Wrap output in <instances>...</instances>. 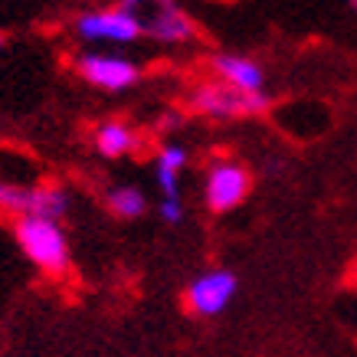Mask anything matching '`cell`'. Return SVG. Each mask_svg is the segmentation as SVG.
Returning a JSON list of instances; mask_svg holds the SVG:
<instances>
[{"instance_id":"obj_1","label":"cell","mask_w":357,"mask_h":357,"mask_svg":"<svg viewBox=\"0 0 357 357\" xmlns=\"http://www.w3.org/2000/svg\"><path fill=\"white\" fill-rule=\"evenodd\" d=\"M119 7L138 23L141 36H148V40L181 46L197 36L194 17L177 0H119Z\"/></svg>"},{"instance_id":"obj_2","label":"cell","mask_w":357,"mask_h":357,"mask_svg":"<svg viewBox=\"0 0 357 357\" xmlns=\"http://www.w3.org/2000/svg\"><path fill=\"white\" fill-rule=\"evenodd\" d=\"M17 246L26 259L43 269L46 275H66L73 252H69V239H66L63 227L56 220H43V217H20L13 227Z\"/></svg>"},{"instance_id":"obj_3","label":"cell","mask_w":357,"mask_h":357,"mask_svg":"<svg viewBox=\"0 0 357 357\" xmlns=\"http://www.w3.org/2000/svg\"><path fill=\"white\" fill-rule=\"evenodd\" d=\"M272 105L266 92L246 96L227 82H204L190 92V109L210 119H243V115H262Z\"/></svg>"},{"instance_id":"obj_4","label":"cell","mask_w":357,"mask_h":357,"mask_svg":"<svg viewBox=\"0 0 357 357\" xmlns=\"http://www.w3.org/2000/svg\"><path fill=\"white\" fill-rule=\"evenodd\" d=\"M73 30H76V36L79 40H86V43H119V46H125V43L141 40L138 23L131 20L119 3H115V7H105V10L79 13L76 23H73Z\"/></svg>"},{"instance_id":"obj_5","label":"cell","mask_w":357,"mask_h":357,"mask_svg":"<svg viewBox=\"0 0 357 357\" xmlns=\"http://www.w3.org/2000/svg\"><path fill=\"white\" fill-rule=\"evenodd\" d=\"M249 187H252V177H249V171L243 164H236V161L210 164L206 187H204L210 213H229V210H236L249 197Z\"/></svg>"},{"instance_id":"obj_6","label":"cell","mask_w":357,"mask_h":357,"mask_svg":"<svg viewBox=\"0 0 357 357\" xmlns=\"http://www.w3.org/2000/svg\"><path fill=\"white\" fill-rule=\"evenodd\" d=\"M239 289L236 272L229 269H210L200 272L190 285H187V308L200 318H213V314H223L233 302V295Z\"/></svg>"},{"instance_id":"obj_7","label":"cell","mask_w":357,"mask_h":357,"mask_svg":"<svg viewBox=\"0 0 357 357\" xmlns=\"http://www.w3.org/2000/svg\"><path fill=\"white\" fill-rule=\"evenodd\" d=\"M76 69L89 86L105 89V92H121V89L135 86L141 79L138 63H131L125 56H112V53H82L76 59Z\"/></svg>"},{"instance_id":"obj_8","label":"cell","mask_w":357,"mask_h":357,"mask_svg":"<svg viewBox=\"0 0 357 357\" xmlns=\"http://www.w3.org/2000/svg\"><path fill=\"white\" fill-rule=\"evenodd\" d=\"M210 69L217 73L220 82L246 92V96H256V92H266V73L256 59L249 56H236V53H217L210 59Z\"/></svg>"},{"instance_id":"obj_9","label":"cell","mask_w":357,"mask_h":357,"mask_svg":"<svg viewBox=\"0 0 357 357\" xmlns=\"http://www.w3.org/2000/svg\"><path fill=\"white\" fill-rule=\"evenodd\" d=\"M187 167V148L181 144H164L158 151L154 171H158V187H161L164 200H177L181 197V174Z\"/></svg>"},{"instance_id":"obj_10","label":"cell","mask_w":357,"mask_h":357,"mask_svg":"<svg viewBox=\"0 0 357 357\" xmlns=\"http://www.w3.org/2000/svg\"><path fill=\"white\" fill-rule=\"evenodd\" d=\"M138 148V135L128 128V125H121V121H105V125H98L96 131V151L105 154V158H125Z\"/></svg>"},{"instance_id":"obj_11","label":"cell","mask_w":357,"mask_h":357,"mask_svg":"<svg viewBox=\"0 0 357 357\" xmlns=\"http://www.w3.org/2000/svg\"><path fill=\"white\" fill-rule=\"evenodd\" d=\"M69 210V194L63 187L56 184H43V187H33V213L30 217H43V220H59L66 217Z\"/></svg>"},{"instance_id":"obj_12","label":"cell","mask_w":357,"mask_h":357,"mask_svg":"<svg viewBox=\"0 0 357 357\" xmlns=\"http://www.w3.org/2000/svg\"><path fill=\"white\" fill-rule=\"evenodd\" d=\"M105 204L121 220H138L148 210V200H144V194H141L138 187H112L109 194H105Z\"/></svg>"},{"instance_id":"obj_13","label":"cell","mask_w":357,"mask_h":357,"mask_svg":"<svg viewBox=\"0 0 357 357\" xmlns=\"http://www.w3.org/2000/svg\"><path fill=\"white\" fill-rule=\"evenodd\" d=\"M0 213H10V217H30L33 213V187H17V184H3L0 181Z\"/></svg>"},{"instance_id":"obj_14","label":"cell","mask_w":357,"mask_h":357,"mask_svg":"<svg viewBox=\"0 0 357 357\" xmlns=\"http://www.w3.org/2000/svg\"><path fill=\"white\" fill-rule=\"evenodd\" d=\"M158 213H161V220L167 227H177V223L184 220V204H181V197H177V200H161Z\"/></svg>"},{"instance_id":"obj_15","label":"cell","mask_w":357,"mask_h":357,"mask_svg":"<svg viewBox=\"0 0 357 357\" xmlns=\"http://www.w3.org/2000/svg\"><path fill=\"white\" fill-rule=\"evenodd\" d=\"M347 3H351V10H357V0H347Z\"/></svg>"},{"instance_id":"obj_16","label":"cell","mask_w":357,"mask_h":357,"mask_svg":"<svg viewBox=\"0 0 357 357\" xmlns=\"http://www.w3.org/2000/svg\"><path fill=\"white\" fill-rule=\"evenodd\" d=\"M0 46H3V33H0Z\"/></svg>"},{"instance_id":"obj_17","label":"cell","mask_w":357,"mask_h":357,"mask_svg":"<svg viewBox=\"0 0 357 357\" xmlns=\"http://www.w3.org/2000/svg\"><path fill=\"white\" fill-rule=\"evenodd\" d=\"M354 275H357V269H354Z\"/></svg>"}]
</instances>
